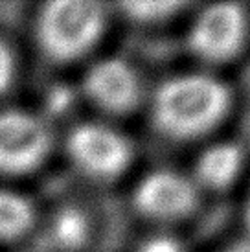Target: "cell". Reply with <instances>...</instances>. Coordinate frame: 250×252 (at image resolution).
<instances>
[{
	"label": "cell",
	"instance_id": "6da1fadb",
	"mask_svg": "<svg viewBox=\"0 0 250 252\" xmlns=\"http://www.w3.org/2000/svg\"><path fill=\"white\" fill-rule=\"evenodd\" d=\"M236 109V91L221 74L195 68L162 77L149 89L147 126L171 146L214 140Z\"/></svg>",
	"mask_w": 250,
	"mask_h": 252
},
{
	"label": "cell",
	"instance_id": "7a4b0ae2",
	"mask_svg": "<svg viewBox=\"0 0 250 252\" xmlns=\"http://www.w3.org/2000/svg\"><path fill=\"white\" fill-rule=\"evenodd\" d=\"M111 9L92 0H50L31 17V39L39 56L56 66L87 64L97 56L111 26Z\"/></svg>",
	"mask_w": 250,
	"mask_h": 252
},
{
	"label": "cell",
	"instance_id": "3957f363",
	"mask_svg": "<svg viewBox=\"0 0 250 252\" xmlns=\"http://www.w3.org/2000/svg\"><path fill=\"white\" fill-rule=\"evenodd\" d=\"M59 146L70 169L97 186H111L129 175L136 162V144L109 120H76L59 136Z\"/></svg>",
	"mask_w": 250,
	"mask_h": 252
},
{
	"label": "cell",
	"instance_id": "277c9868",
	"mask_svg": "<svg viewBox=\"0 0 250 252\" xmlns=\"http://www.w3.org/2000/svg\"><path fill=\"white\" fill-rule=\"evenodd\" d=\"M184 46L199 68L222 76L250 48V7L236 0L199 6L186 26Z\"/></svg>",
	"mask_w": 250,
	"mask_h": 252
},
{
	"label": "cell",
	"instance_id": "5b68a950",
	"mask_svg": "<svg viewBox=\"0 0 250 252\" xmlns=\"http://www.w3.org/2000/svg\"><path fill=\"white\" fill-rule=\"evenodd\" d=\"M77 96L96 112V118L118 124L146 109L149 87L131 59L107 54L83 64Z\"/></svg>",
	"mask_w": 250,
	"mask_h": 252
},
{
	"label": "cell",
	"instance_id": "8992f818",
	"mask_svg": "<svg viewBox=\"0 0 250 252\" xmlns=\"http://www.w3.org/2000/svg\"><path fill=\"white\" fill-rule=\"evenodd\" d=\"M57 146L56 127L39 111L0 105V181L4 184L37 175Z\"/></svg>",
	"mask_w": 250,
	"mask_h": 252
},
{
	"label": "cell",
	"instance_id": "52a82bcc",
	"mask_svg": "<svg viewBox=\"0 0 250 252\" xmlns=\"http://www.w3.org/2000/svg\"><path fill=\"white\" fill-rule=\"evenodd\" d=\"M202 195L186 171L153 168L134 181L129 193L131 210L147 223L167 230L193 219L202 208Z\"/></svg>",
	"mask_w": 250,
	"mask_h": 252
},
{
	"label": "cell",
	"instance_id": "ba28073f",
	"mask_svg": "<svg viewBox=\"0 0 250 252\" xmlns=\"http://www.w3.org/2000/svg\"><path fill=\"white\" fill-rule=\"evenodd\" d=\"M247 149L230 138H214L199 146L188 175L202 195H224L247 171Z\"/></svg>",
	"mask_w": 250,
	"mask_h": 252
},
{
	"label": "cell",
	"instance_id": "9c48e42d",
	"mask_svg": "<svg viewBox=\"0 0 250 252\" xmlns=\"http://www.w3.org/2000/svg\"><path fill=\"white\" fill-rule=\"evenodd\" d=\"M41 226L46 241L42 252H87L96 234L91 212L79 204L57 206L48 217H41Z\"/></svg>",
	"mask_w": 250,
	"mask_h": 252
},
{
	"label": "cell",
	"instance_id": "30bf717a",
	"mask_svg": "<svg viewBox=\"0 0 250 252\" xmlns=\"http://www.w3.org/2000/svg\"><path fill=\"white\" fill-rule=\"evenodd\" d=\"M41 210L33 197L11 184H0V247L19 245L37 232Z\"/></svg>",
	"mask_w": 250,
	"mask_h": 252
},
{
	"label": "cell",
	"instance_id": "8fae6325",
	"mask_svg": "<svg viewBox=\"0 0 250 252\" xmlns=\"http://www.w3.org/2000/svg\"><path fill=\"white\" fill-rule=\"evenodd\" d=\"M191 4L184 0H149V2H122L116 6L122 17L132 26L140 28H158L167 26L179 19Z\"/></svg>",
	"mask_w": 250,
	"mask_h": 252
},
{
	"label": "cell",
	"instance_id": "7c38bea8",
	"mask_svg": "<svg viewBox=\"0 0 250 252\" xmlns=\"http://www.w3.org/2000/svg\"><path fill=\"white\" fill-rule=\"evenodd\" d=\"M22 76L21 56L9 39L0 35V105L17 89Z\"/></svg>",
	"mask_w": 250,
	"mask_h": 252
},
{
	"label": "cell",
	"instance_id": "4fadbf2b",
	"mask_svg": "<svg viewBox=\"0 0 250 252\" xmlns=\"http://www.w3.org/2000/svg\"><path fill=\"white\" fill-rule=\"evenodd\" d=\"M134 252H186V247L179 236L169 230H158L142 239Z\"/></svg>",
	"mask_w": 250,
	"mask_h": 252
},
{
	"label": "cell",
	"instance_id": "5bb4252c",
	"mask_svg": "<svg viewBox=\"0 0 250 252\" xmlns=\"http://www.w3.org/2000/svg\"><path fill=\"white\" fill-rule=\"evenodd\" d=\"M241 221H243L245 232H247V238H250V182L245 191L243 206H241Z\"/></svg>",
	"mask_w": 250,
	"mask_h": 252
},
{
	"label": "cell",
	"instance_id": "9a60e30c",
	"mask_svg": "<svg viewBox=\"0 0 250 252\" xmlns=\"http://www.w3.org/2000/svg\"><path fill=\"white\" fill-rule=\"evenodd\" d=\"M222 252H250V238H241V239H236V241H232L228 247H224V251Z\"/></svg>",
	"mask_w": 250,
	"mask_h": 252
},
{
	"label": "cell",
	"instance_id": "2e32d148",
	"mask_svg": "<svg viewBox=\"0 0 250 252\" xmlns=\"http://www.w3.org/2000/svg\"><path fill=\"white\" fill-rule=\"evenodd\" d=\"M31 252H42V251H31Z\"/></svg>",
	"mask_w": 250,
	"mask_h": 252
}]
</instances>
